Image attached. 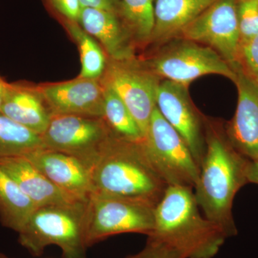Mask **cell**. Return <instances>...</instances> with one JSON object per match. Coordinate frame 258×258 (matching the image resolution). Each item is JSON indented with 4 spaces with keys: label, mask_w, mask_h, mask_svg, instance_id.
Returning a JSON list of instances; mask_svg holds the SVG:
<instances>
[{
    "label": "cell",
    "mask_w": 258,
    "mask_h": 258,
    "mask_svg": "<svg viewBox=\"0 0 258 258\" xmlns=\"http://www.w3.org/2000/svg\"><path fill=\"white\" fill-rule=\"evenodd\" d=\"M161 80L137 57L123 60L108 57L100 81L124 103L145 138Z\"/></svg>",
    "instance_id": "obj_7"
},
{
    "label": "cell",
    "mask_w": 258,
    "mask_h": 258,
    "mask_svg": "<svg viewBox=\"0 0 258 258\" xmlns=\"http://www.w3.org/2000/svg\"><path fill=\"white\" fill-rule=\"evenodd\" d=\"M156 107L184 139L200 167L206 145L205 118L194 106L188 87L169 80H161L156 97Z\"/></svg>",
    "instance_id": "obj_11"
},
{
    "label": "cell",
    "mask_w": 258,
    "mask_h": 258,
    "mask_svg": "<svg viewBox=\"0 0 258 258\" xmlns=\"http://www.w3.org/2000/svg\"><path fill=\"white\" fill-rule=\"evenodd\" d=\"M87 201L37 207L18 232L19 242L35 257L53 244L62 258H87Z\"/></svg>",
    "instance_id": "obj_4"
},
{
    "label": "cell",
    "mask_w": 258,
    "mask_h": 258,
    "mask_svg": "<svg viewBox=\"0 0 258 258\" xmlns=\"http://www.w3.org/2000/svg\"><path fill=\"white\" fill-rule=\"evenodd\" d=\"M155 0H120L118 15L137 47L149 45L154 24Z\"/></svg>",
    "instance_id": "obj_22"
},
{
    "label": "cell",
    "mask_w": 258,
    "mask_h": 258,
    "mask_svg": "<svg viewBox=\"0 0 258 258\" xmlns=\"http://www.w3.org/2000/svg\"><path fill=\"white\" fill-rule=\"evenodd\" d=\"M0 258H12L8 257V255H6V254L4 253H2V252H0Z\"/></svg>",
    "instance_id": "obj_31"
},
{
    "label": "cell",
    "mask_w": 258,
    "mask_h": 258,
    "mask_svg": "<svg viewBox=\"0 0 258 258\" xmlns=\"http://www.w3.org/2000/svg\"><path fill=\"white\" fill-rule=\"evenodd\" d=\"M158 47L157 52L142 60L161 79L188 88L194 81L207 75H220L235 81V73L230 64L210 47L177 38Z\"/></svg>",
    "instance_id": "obj_5"
},
{
    "label": "cell",
    "mask_w": 258,
    "mask_h": 258,
    "mask_svg": "<svg viewBox=\"0 0 258 258\" xmlns=\"http://www.w3.org/2000/svg\"><path fill=\"white\" fill-rule=\"evenodd\" d=\"M205 156L194 193L205 217L228 238L237 235L232 206L239 190L248 184L250 160L233 147L221 123L205 118Z\"/></svg>",
    "instance_id": "obj_1"
},
{
    "label": "cell",
    "mask_w": 258,
    "mask_h": 258,
    "mask_svg": "<svg viewBox=\"0 0 258 258\" xmlns=\"http://www.w3.org/2000/svg\"><path fill=\"white\" fill-rule=\"evenodd\" d=\"M247 181L258 184V160L250 161L247 174Z\"/></svg>",
    "instance_id": "obj_29"
},
{
    "label": "cell",
    "mask_w": 258,
    "mask_h": 258,
    "mask_svg": "<svg viewBox=\"0 0 258 258\" xmlns=\"http://www.w3.org/2000/svg\"><path fill=\"white\" fill-rule=\"evenodd\" d=\"M237 63L245 72L258 80V35L240 44Z\"/></svg>",
    "instance_id": "obj_26"
},
{
    "label": "cell",
    "mask_w": 258,
    "mask_h": 258,
    "mask_svg": "<svg viewBox=\"0 0 258 258\" xmlns=\"http://www.w3.org/2000/svg\"><path fill=\"white\" fill-rule=\"evenodd\" d=\"M240 44L258 35V0H236Z\"/></svg>",
    "instance_id": "obj_24"
},
{
    "label": "cell",
    "mask_w": 258,
    "mask_h": 258,
    "mask_svg": "<svg viewBox=\"0 0 258 258\" xmlns=\"http://www.w3.org/2000/svg\"><path fill=\"white\" fill-rule=\"evenodd\" d=\"M152 237L184 258H213L227 237L200 212L193 188L169 185L154 210Z\"/></svg>",
    "instance_id": "obj_3"
},
{
    "label": "cell",
    "mask_w": 258,
    "mask_h": 258,
    "mask_svg": "<svg viewBox=\"0 0 258 258\" xmlns=\"http://www.w3.org/2000/svg\"><path fill=\"white\" fill-rule=\"evenodd\" d=\"M144 141L108 137L89 167L91 194L157 206L168 185L153 164Z\"/></svg>",
    "instance_id": "obj_2"
},
{
    "label": "cell",
    "mask_w": 258,
    "mask_h": 258,
    "mask_svg": "<svg viewBox=\"0 0 258 258\" xmlns=\"http://www.w3.org/2000/svg\"><path fill=\"white\" fill-rule=\"evenodd\" d=\"M60 23L79 47L81 62L79 77L101 79L108 60L103 47L78 22L61 20Z\"/></svg>",
    "instance_id": "obj_20"
},
{
    "label": "cell",
    "mask_w": 258,
    "mask_h": 258,
    "mask_svg": "<svg viewBox=\"0 0 258 258\" xmlns=\"http://www.w3.org/2000/svg\"><path fill=\"white\" fill-rule=\"evenodd\" d=\"M103 87L102 118L112 135L131 142H143V134L124 103L111 88Z\"/></svg>",
    "instance_id": "obj_21"
},
{
    "label": "cell",
    "mask_w": 258,
    "mask_h": 258,
    "mask_svg": "<svg viewBox=\"0 0 258 258\" xmlns=\"http://www.w3.org/2000/svg\"><path fill=\"white\" fill-rule=\"evenodd\" d=\"M216 0H155L154 24L149 45L160 47L181 32Z\"/></svg>",
    "instance_id": "obj_18"
},
{
    "label": "cell",
    "mask_w": 258,
    "mask_h": 258,
    "mask_svg": "<svg viewBox=\"0 0 258 258\" xmlns=\"http://www.w3.org/2000/svg\"><path fill=\"white\" fill-rule=\"evenodd\" d=\"M154 210L153 205L137 200L91 194L86 207L88 247L118 234L152 235Z\"/></svg>",
    "instance_id": "obj_6"
},
{
    "label": "cell",
    "mask_w": 258,
    "mask_h": 258,
    "mask_svg": "<svg viewBox=\"0 0 258 258\" xmlns=\"http://www.w3.org/2000/svg\"><path fill=\"white\" fill-rule=\"evenodd\" d=\"M0 113L40 136L52 116L37 86L23 82L9 83Z\"/></svg>",
    "instance_id": "obj_17"
},
{
    "label": "cell",
    "mask_w": 258,
    "mask_h": 258,
    "mask_svg": "<svg viewBox=\"0 0 258 258\" xmlns=\"http://www.w3.org/2000/svg\"><path fill=\"white\" fill-rule=\"evenodd\" d=\"M8 86H9V83L7 82L3 78L0 76V112H1L2 106H3Z\"/></svg>",
    "instance_id": "obj_30"
},
{
    "label": "cell",
    "mask_w": 258,
    "mask_h": 258,
    "mask_svg": "<svg viewBox=\"0 0 258 258\" xmlns=\"http://www.w3.org/2000/svg\"><path fill=\"white\" fill-rule=\"evenodd\" d=\"M44 149L41 136L0 113V158L25 156Z\"/></svg>",
    "instance_id": "obj_23"
},
{
    "label": "cell",
    "mask_w": 258,
    "mask_h": 258,
    "mask_svg": "<svg viewBox=\"0 0 258 258\" xmlns=\"http://www.w3.org/2000/svg\"><path fill=\"white\" fill-rule=\"evenodd\" d=\"M238 92L235 115L225 125L233 147L250 161L258 160V80L237 63L232 67Z\"/></svg>",
    "instance_id": "obj_12"
},
{
    "label": "cell",
    "mask_w": 258,
    "mask_h": 258,
    "mask_svg": "<svg viewBox=\"0 0 258 258\" xmlns=\"http://www.w3.org/2000/svg\"><path fill=\"white\" fill-rule=\"evenodd\" d=\"M25 157L70 196L86 202L92 193L89 169L77 157L46 149H37Z\"/></svg>",
    "instance_id": "obj_14"
},
{
    "label": "cell",
    "mask_w": 258,
    "mask_h": 258,
    "mask_svg": "<svg viewBox=\"0 0 258 258\" xmlns=\"http://www.w3.org/2000/svg\"><path fill=\"white\" fill-rule=\"evenodd\" d=\"M179 38L210 47L233 67L241 42L236 0H216L182 30Z\"/></svg>",
    "instance_id": "obj_10"
},
{
    "label": "cell",
    "mask_w": 258,
    "mask_h": 258,
    "mask_svg": "<svg viewBox=\"0 0 258 258\" xmlns=\"http://www.w3.org/2000/svg\"><path fill=\"white\" fill-rule=\"evenodd\" d=\"M37 207L11 176L0 168V221L18 232Z\"/></svg>",
    "instance_id": "obj_19"
},
{
    "label": "cell",
    "mask_w": 258,
    "mask_h": 258,
    "mask_svg": "<svg viewBox=\"0 0 258 258\" xmlns=\"http://www.w3.org/2000/svg\"><path fill=\"white\" fill-rule=\"evenodd\" d=\"M42 2L57 21L70 20L79 23L82 9L80 0H42Z\"/></svg>",
    "instance_id": "obj_25"
},
{
    "label": "cell",
    "mask_w": 258,
    "mask_h": 258,
    "mask_svg": "<svg viewBox=\"0 0 258 258\" xmlns=\"http://www.w3.org/2000/svg\"><path fill=\"white\" fill-rule=\"evenodd\" d=\"M120 0H80L81 6L118 13Z\"/></svg>",
    "instance_id": "obj_28"
},
{
    "label": "cell",
    "mask_w": 258,
    "mask_h": 258,
    "mask_svg": "<svg viewBox=\"0 0 258 258\" xmlns=\"http://www.w3.org/2000/svg\"><path fill=\"white\" fill-rule=\"evenodd\" d=\"M0 168L15 180L37 208L83 202L57 188L25 156L0 158Z\"/></svg>",
    "instance_id": "obj_16"
},
{
    "label": "cell",
    "mask_w": 258,
    "mask_h": 258,
    "mask_svg": "<svg viewBox=\"0 0 258 258\" xmlns=\"http://www.w3.org/2000/svg\"><path fill=\"white\" fill-rule=\"evenodd\" d=\"M79 23L101 45L108 58L123 60L137 57V44L115 12L82 7Z\"/></svg>",
    "instance_id": "obj_15"
},
{
    "label": "cell",
    "mask_w": 258,
    "mask_h": 258,
    "mask_svg": "<svg viewBox=\"0 0 258 258\" xmlns=\"http://www.w3.org/2000/svg\"><path fill=\"white\" fill-rule=\"evenodd\" d=\"M126 258H184L179 251L167 244L148 237L147 244L138 253Z\"/></svg>",
    "instance_id": "obj_27"
},
{
    "label": "cell",
    "mask_w": 258,
    "mask_h": 258,
    "mask_svg": "<svg viewBox=\"0 0 258 258\" xmlns=\"http://www.w3.org/2000/svg\"><path fill=\"white\" fill-rule=\"evenodd\" d=\"M51 115H76L102 118L103 87L100 79L78 77L37 86Z\"/></svg>",
    "instance_id": "obj_13"
},
{
    "label": "cell",
    "mask_w": 258,
    "mask_h": 258,
    "mask_svg": "<svg viewBox=\"0 0 258 258\" xmlns=\"http://www.w3.org/2000/svg\"><path fill=\"white\" fill-rule=\"evenodd\" d=\"M112 134L102 118L53 115L41 135L44 149L77 157L89 169Z\"/></svg>",
    "instance_id": "obj_9"
},
{
    "label": "cell",
    "mask_w": 258,
    "mask_h": 258,
    "mask_svg": "<svg viewBox=\"0 0 258 258\" xmlns=\"http://www.w3.org/2000/svg\"><path fill=\"white\" fill-rule=\"evenodd\" d=\"M144 143L153 164L168 186H189L194 189L200 167L184 139L164 119L157 107Z\"/></svg>",
    "instance_id": "obj_8"
}]
</instances>
